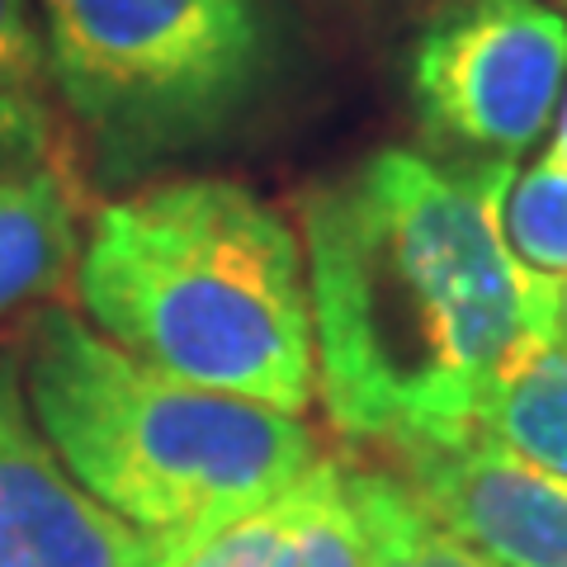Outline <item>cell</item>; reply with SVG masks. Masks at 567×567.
<instances>
[{
	"instance_id": "cell-1",
	"label": "cell",
	"mask_w": 567,
	"mask_h": 567,
	"mask_svg": "<svg viewBox=\"0 0 567 567\" xmlns=\"http://www.w3.org/2000/svg\"><path fill=\"white\" fill-rule=\"evenodd\" d=\"M516 162L383 147L303 199L317 393L388 454L458 445L548 331V279L506 241Z\"/></svg>"
},
{
	"instance_id": "cell-2",
	"label": "cell",
	"mask_w": 567,
	"mask_h": 567,
	"mask_svg": "<svg viewBox=\"0 0 567 567\" xmlns=\"http://www.w3.org/2000/svg\"><path fill=\"white\" fill-rule=\"evenodd\" d=\"M76 289L104 341L171 379L284 416L317 398L303 241L237 181L189 175L104 204Z\"/></svg>"
},
{
	"instance_id": "cell-3",
	"label": "cell",
	"mask_w": 567,
	"mask_h": 567,
	"mask_svg": "<svg viewBox=\"0 0 567 567\" xmlns=\"http://www.w3.org/2000/svg\"><path fill=\"white\" fill-rule=\"evenodd\" d=\"M20 374L76 483L162 544L171 567L279 502L322 458L298 416L171 379L66 308L29 322Z\"/></svg>"
},
{
	"instance_id": "cell-4",
	"label": "cell",
	"mask_w": 567,
	"mask_h": 567,
	"mask_svg": "<svg viewBox=\"0 0 567 567\" xmlns=\"http://www.w3.org/2000/svg\"><path fill=\"white\" fill-rule=\"evenodd\" d=\"M33 10L48 85L110 181L223 147L289 71L275 0H33Z\"/></svg>"
},
{
	"instance_id": "cell-5",
	"label": "cell",
	"mask_w": 567,
	"mask_h": 567,
	"mask_svg": "<svg viewBox=\"0 0 567 567\" xmlns=\"http://www.w3.org/2000/svg\"><path fill=\"white\" fill-rule=\"evenodd\" d=\"M406 91L445 162H520L567 91V14L548 0H454L416 33Z\"/></svg>"
},
{
	"instance_id": "cell-6",
	"label": "cell",
	"mask_w": 567,
	"mask_h": 567,
	"mask_svg": "<svg viewBox=\"0 0 567 567\" xmlns=\"http://www.w3.org/2000/svg\"><path fill=\"white\" fill-rule=\"evenodd\" d=\"M0 567H171L166 548L76 483L0 350Z\"/></svg>"
},
{
	"instance_id": "cell-7",
	"label": "cell",
	"mask_w": 567,
	"mask_h": 567,
	"mask_svg": "<svg viewBox=\"0 0 567 567\" xmlns=\"http://www.w3.org/2000/svg\"><path fill=\"white\" fill-rule=\"evenodd\" d=\"M393 473L496 567H567V477L492 440L393 450Z\"/></svg>"
},
{
	"instance_id": "cell-8",
	"label": "cell",
	"mask_w": 567,
	"mask_h": 567,
	"mask_svg": "<svg viewBox=\"0 0 567 567\" xmlns=\"http://www.w3.org/2000/svg\"><path fill=\"white\" fill-rule=\"evenodd\" d=\"M76 260V189L66 175L33 166L0 181V317L62 289Z\"/></svg>"
},
{
	"instance_id": "cell-9",
	"label": "cell",
	"mask_w": 567,
	"mask_h": 567,
	"mask_svg": "<svg viewBox=\"0 0 567 567\" xmlns=\"http://www.w3.org/2000/svg\"><path fill=\"white\" fill-rule=\"evenodd\" d=\"M477 440L567 477V346L558 336L529 341L477 412Z\"/></svg>"
},
{
	"instance_id": "cell-10",
	"label": "cell",
	"mask_w": 567,
	"mask_h": 567,
	"mask_svg": "<svg viewBox=\"0 0 567 567\" xmlns=\"http://www.w3.org/2000/svg\"><path fill=\"white\" fill-rule=\"evenodd\" d=\"M364 529V567H496L464 544L421 496L388 468H346Z\"/></svg>"
},
{
	"instance_id": "cell-11",
	"label": "cell",
	"mask_w": 567,
	"mask_h": 567,
	"mask_svg": "<svg viewBox=\"0 0 567 567\" xmlns=\"http://www.w3.org/2000/svg\"><path fill=\"white\" fill-rule=\"evenodd\" d=\"M270 567H364V529L346 487V464L317 458L293 487L289 529Z\"/></svg>"
},
{
	"instance_id": "cell-12",
	"label": "cell",
	"mask_w": 567,
	"mask_h": 567,
	"mask_svg": "<svg viewBox=\"0 0 567 567\" xmlns=\"http://www.w3.org/2000/svg\"><path fill=\"white\" fill-rule=\"evenodd\" d=\"M506 241L525 270L544 279L567 275V166L539 156L529 171H516L506 194Z\"/></svg>"
},
{
	"instance_id": "cell-13",
	"label": "cell",
	"mask_w": 567,
	"mask_h": 567,
	"mask_svg": "<svg viewBox=\"0 0 567 567\" xmlns=\"http://www.w3.org/2000/svg\"><path fill=\"white\" fill-rule=\"evenodd\" d=\"M289 511H293V487L284 492L279 502L256 511V516L227 525L218 539H208L199 554L181 567H270L284 529H289Z\"/></svg>"
},
{
	"instance_id": "cell-14",
	"label": "cell",
	"mask_w": 567,
	"mask_h": 567,
	"mask_svg": "<svg viewBox=\"0 0 567 567\" xmlns=\"http://www.w3.org/2000/svg\"><path fill=\"white\" fill-rule=\"evenodd\" d=\"M48 85V58L33 0H0V91L39 100Z\"/></svg>"
},
{
	"instance_id": "cell-15",
	"label": "cell",
	"mask_w": 567,
	"mask_h": 567,
	"mask_svg": "<svg viewBox=\"0 0 567 567\" xmlns=\"http://www.w3.org/2000/svg\"><path fill=\"white\" fill-rule=\"evenodd\" d=\"M48 152H52V123L43 104L0 91V181L48 166Z\"/></svg>"
},
{
	"instance_id": "cell-16",
	"label": "cell",
	"mask_w": 567,
	"mask_h": 567,
	"mask_svg": "<svg viewBox=\"0 0 567 567\" xmlns=\"http://www.w3.org/2000/svg\"><path fill=\"white\" fill-rule=\"evenodd\" d=\"M548 331L567 346V275L548 279Z\"/></svg>"
},
{
	"instance_id": "cell-17",
	"label": "cell",
	"mask_w": 567,
	"mask_h": 567,
	"mask_svg": "<svg viewBox=\"0 0 567 567\" xmlns=\"http://www.w3.org/2000/svg\"><path fill=\"white\" fill-rule=\"evenodd\" d=\"M548 162L567 166V91H563V104H558V118H554V133H548V147H544Z\"/></svg>"
}]
</instances>
